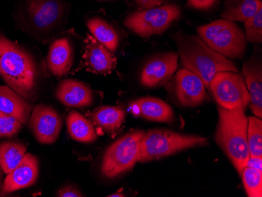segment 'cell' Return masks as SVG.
Listing matches in <instances>:
<instances>
[{"instance_id": "obj_1", "label": "cell", "mask_w": 262, "mask_h": 197, "mask_svg": "<svg viewBox=\"0 0 262 197\" xmlns=\"http://www.w3.org/2000/svg\"><path fill=\"white\" fill-rule=\"evenodd\" d=\"M37 70L29 52L0 35V76L9 87L26 100L33 99L37 88Z\"/></svg>"}, {"instance_id": "obj_2", "label": "cell", "mask_w": 262, "mask_h": 197, "mask_svg": "<svg viewBox=\"0 0 262 197\" xmlns=\"http://www.w3.org/2000/svg\"><path fill=\"white\" fill-rule=\"evenodd\" d=\"M175 42L185 69L196 74L208 90L219 72H238L232 61L209 48L199 36L180 32L175 35Z\"/></svg>"}, {"instance_id": "obj_3", "label": "cell", "mask_w": 262, "mask_h": 197, "mask_svg": "<svg viewBox=\"0 0 262 197\" xmlns=\"http://www.w3.org/2000/svg\"><path fill=\"white\" fill-rule=\"evenodd\" d=\"M245 110H228L219 106V120L216 142L232 162L237 171L247 166L250 158L247 144L248 119Z\"/></svg>"}, {"instance_id": "obj_4", "label": "cell", "mask_w": 262, "mask_h": 197, "mask_svg": "<svg viewBox=\"0 0 262 197\" xmlns=\"http://www.w3.org/2000/svg\"><path fill=\"white\" fill-rule=\"evenodd\" d=\"M207 145V138L197 135H182L160 129L148 130L141 138L138 162L147 163L160 160L188 148Z\"/></svg>"}, {"instance_id": "obj_5", "label": "cell", "mask_w": 262, "mask_h": 197, "mask_svg": "<svg viewBox=\"0 0 262 197\" xmlns=\"http://www.w3.org/2000/svg\"><path fill=\"white\" fill-rule=\"evenodd\" d=\"M199 37L209 48L226 58L239 59L245 54L247 40L234 21L221 19L197 28Z\"/></svg>"}, {"instance_id": "obj_6", "label": "cell", "mask_w": 262, "mask_h": 197, "mask_svg": "<svg viewBox=\"0 0 262 197\" xmlns=\"http://www.w3.org/2000/svg\"><path fill=\"white\" fill-rule=\"evenodd\" d=\"M142 130L130 132L112 144L104 154L101 163V173L114 179L133 168L138 162Z\"/></svg>"}, {"instance_id": "obj_7", "label": "cell", "mask_w": 262, "mask_h": 197, "mask_svg": "<svg viewBox=\"0 0 262 197\" xmlns=\"http://www.w3.org/2000/svg\"><path fill=\"white\" fill-rule=\"evenodd\" d=\"M181 15L179 6L167 4L132 13L125 19L124 25L141 37H150L164 32Z\"/></svg>"}, {"instance_id": "obj_8", "label": "cell", "mask_w": 262, "mask_h": 197, "mask_svg": "<svg viewBox=\"0 0 262 197\" xmlns=\"http://www.w3.org/2000/svg\"><path fill=\"white\" fill-rule=\"evenodd\" d=\"M209 91L225 110H245L251 102L245 81L238 72H219L212 79Z\"/></svg>"}, {"instance_id": "obj_9", "label": "cell", "mask_w": 262, "mask_h": 197, "mask_svg": "<svg viewBox=\"0 0 262 197\" xmlns=\"http://www.w3.org/2000/svg\"><path fill=\"white\" fill-rule=\"evenodd\" d=\"M29 126L38 142L45 145L57 140L63 121L61 116L52 107L39 105L32 110L29 118Z\"/></svg>"}, {"instance_id": "obj_10", "label": "cell", "mask_w": 262, "mask_h": 197, "mask_svg": "<svg viewBox=\"0 0 262 197\" xmlns=\"http://www.w3.org/2000/svg\"><path fill=\"white\" fill-rule=\"evenodd\" d=\"M178 59V54L173 52L165 53L151 58L141 71V84L147 88L164 86L174 75Z\"/></svg>"}, {"instance_id": "obj_11", "label": "cell", "mask_w": 262, "mask_h": 197, "mask_svg": "<svg viewBox=\"0 0 262 197\" xmlns=\"http://www.w3.org/2000/svg\"><path fill=\"white\" fill-rule=\"evenodd\" d=\"M66 5L61 0H28V17L32 26L38 30L54 28L62 19Z\"/></svg>"}, {"instance_id": "obj_12", "label": "cell", "mask_w": 262, "mask_h": 197, "mask_svg": "<svg viewBox=\"0 0 262 197\" xmlns=\"http://www.w3.org/2000/svg\"><path fill=\"white\" fill-rule=\"evenodd\" d=\"M173 86L177 100L184 107L199 106L207 96L204 82L196 74L185 68L176 73Z\"/></svg>"}, {"instance_id": "obj_13", "label": "cell", "mask_w": 262, "mask_h": 197, "mask_svg": "<svg viewBox=\"0 0 262 197\" xmlns=\"http://www.w3.org/2000/svg\"><path fill=\"white\" fill-rule=\"evenodd\" d=\"M39 176V160L33 154H26L20 164L7 174L3 185V192L10 193L30 187Z\"/></svg>"}, {"instance_id": "obj_14", "label": "cell", "mask_w": 262, "mask_h": 197, "mask_svg": "<svg viewBox=\"0 0 262 197\" xmlns=\"http://www.w3.org/2000/svg\"><path fill=\"white\" fill-rule=\"evenodd\" d=\"M56 98L70 108H86L92 105L94 95L85 83L75 79H64L56 90Z\"/></svg>"}, {"instance_id": "obj_15", "label": "cell", "mask_w": 262, "mask_h": 197, "mask_svg": "<svg viewBox=\"0 0 262 197\" xmlns=\"http://www.w3.org/2000/svg\"><path fill=\"white\" fill-rule=\"evenodd\" d=\"M131 113L135 117L162 123H170L174 120L171 107L163 100L152 97H144L135 100L130 105Z\"/></svg>"}, {"instance_id": "obj_16", "label": "cell", "mask_w": 262, "mask_h": 197, "mask_svg": "<svg viewBox=\"0 0 262 197\" xmlns=\"http://www.w3.org/2000/svg\"><path fill=\"white\" fill-rule=\"evenodd\" d=\"M73 63V50L69 39L60 38L50 46L47 64L50 73L57 78L66 76Z\"/></svg>"}, {"instance_id": "obj_17", "label": "cell", "mask_w": 262, "mask_h": 197, "mask_svg": "<svg viewBox=\"0 0 262 197\" xmlns=\"http://www.w3.org/2000/svg\"><path fill=\"white\" fill-rule=\"evenodd\" d=\"M243 73L251 98V110L256 117H262V67L257 57L244 62Z\"/></svg>"}, {"instance_id": "obj_18", "label": "cell", "mask_w": 262, "mask_h": 197, "mask_svg": "<svg viewBox=\"0 0 262 197\" xmlns=\"http://www.w3.org/2000/svg\"><path fill=\"white\" fill-rule=\"evenodd\" d=\"M32 110V105L14 90L8 86H0V111L26 124Z\"/></svg>"}, {"instance_id": "obj_19", "label": "cell", "mask_w": 262, "mask_h": 197, "mask_svg": "<svg viewBox=\"0 0 262 197\" xmlns=\"http://www.w3.org/2000/svg\"><path fill=\"white\" fill-rule=\"evenodd\" d=\"M85 61L90 71L97 74H108L116 65V59L113 53L96 39H92L88 44Z\"/></svg>"}, {"instance_id": "obj_20", "label": "cell", "mask_w": 262, "mask_h": 197, "mask_svg": "<svg viewBox=\"0 0 262 197\" xmlns=\"http://www.w3.org/2000/svg\"><path fill=\"white\" fill-rule=\"evenodd\" d=\"M66 125L69 136L76 142L91 143L98 138L93 123L79 112H69L66 117Z\"/></svg>"}, {"instance_id": "obj_21", "label": "cell", "mask_w": 262, "mask_h": 197, "mask_svg": "<svg viewBox=\"0 0 262 197\" xmlns=\"http://www.w3.org/2000/svg\"><path fill=\"white\" fill-rule=\"evenodd\" d=\"M262 7V0H225L221 17L231 21H246Z\"/></svg>"}, {"instance_id": "obj_22", "label": "cell", "mask_w": 262, "mask_h": 197, "mask_svg": "<svg viewBox=\"0 0 262 197\" xmlns=\"http://www.w3.org/2000/svg\"><path fill=\"white\" fill-rule=\"evenodd\" d=\"M91 117L93 123L100 130L115 135L124 122L126 113L119 107L105 106L94 112Z\"/></svg>"}, {"instance_id": "obj_23", "label": "cell", "mask_w": 262, "mask_h": 197, "mask_svg": "<svg viewBox=\"0 0 262 197\" xmlns=\"http://www.w3.org/2000/svg\"><path fill=\"white\" fill-rule=\"evenodd\" d=\"M86 26L98 42L111 52L116 51L120 44V37L116 29L110 23L99 17H93L88 20Z\"/></svg>"}, {"instance_id": "obj_24", "label": "cell", "mask_w": 262, "mask_h": 197, "mask_svg": "<svg viewBox=\"0 0 262 197\" xmlns=\"http://www.w3.org/2000/svg\"><path fill=\"white\" fill-rule=\"evenodd\" d=\"M27 148L14 142L0 143V168L6 174L14 170L26 155Z\"/></svg>"}, {"instance_id": "obj_25", "label": "cell", "mask_w": 262, "mask_h": 197, "mask_svg": "<svg viewBox=\"0 0 262 197\" xmlns=\"http://www.w3.org/2000/svg\"><path fill=\"white\" fill-rule=\"evenodd\" d=\"M247 144L251 157H262V121L257 117H248Z\"/></svg>"}, {"instance_id": "obj_26", "label": "cell", "mask_w": 262, "mask_h": 197, "mask_svg": "<svg viewBox=\"0 0 262 197\" xmlns=\"http://www.w3.org/2000/svg\"><path fill=\"white\" fill-rule=\"evenodd\" d=\"M241 174L247 195L250 197H261V172L246 166L241 170Z\"/></svg>"}, {"instance_id": "obj_27", "label": "cell", "mask_w": 262, "mask_h": 197, "mask_svg": "<svg viewBox=\"0 0 262 197\" xmlns=\"http://www.w3.org/2000/svg\"><path fill=\"white\" fill-rule=\"evenodd\" d=\"M244 26L247 40L254 43H261L262 7L253 17L244 21Z\"/></svg>"}, {"instance_id": "obj_28", "label": "cell", "mask_w": 262, "mask_h": 197, "mask_svg": "<svg viewBox=\"0 0 262 197\" xmlns=\"http://www.w3.org/2000/svg\"><path fill=\"white\" fill-rule=\"evenodd\" d=\"M22 125L17 119L0 111V137H14L21 130Z\"/></svg>"}, {"instance_id": "obj_29", "label": "cell", "mask_w": 262, "mask_h": 197, "mask_svg": "<svg viewBox=\"0 0 262 197\" xmlns=\"http://www.w3.org/2000/svg\"><path fill=\"white\" fill-rule=\"evenodd\" d=\"M217 0H188L187 7L195 10H207L212 8Z\"/></svg>"}, {"instance_id": "obj_30", "label": "cell", "mask_w": 262, "mask_h": 197, "mask_svg": "<svg viewBox=\"0 0 262 197\" xmlns=\"http://www.w3.org/2000/svg\"><path fill=\"white\" fill-rule=\"evenodd\" d=\"M57 196L60 197H81L83 196L82 192L73 185H67L63 187L57 193Z\"/></svg>"}, {"instance_id": "obj_31", "label": "cell", "mask_w": 262, "mask_h": 197, "mask_svg": "<svg viewBox=\"0 0 262 197\" xmlns=\"http://www.w3.org/2000/svg\"><path fill=\"white\" fill-rule=\"evenodd\" d=\"M163 1L164 0H135L136 5L144 10L158 7Z\"/></svg>"}, {"instance_id": "obj_32", "label": "cell", "mask_w": 262, "mask_h": 197, "mask_svg": "<svg viewBox=\"0 0 262 197\" xmlns=\"http://www.w3.org/2000/svg\"><path fill=\"white\" fill-rule=\"evenodd\" d=\"M247 167L255 169L262 173V157H251L250 156L248 161H247Z\"/></svg>"}, {"instance_id": "obj_33", "label": "cell", "mask_w": 262, "mask_h": 197, "mask_svg": "<svg viewBox=\"0 0 262 197\" xmlns=\"http://www.w3.org/2000/svg\"><path fill=\"white\" fill-rule=\"evenodd\" d=\"M108 196H123V194L120 193H114L112 195H108Z\"/></svg>"}, {"instance_id": "obj_34", "label": "cell", "mask_w": 262, "mask_h": 197, "mask_svg": "<svg viewBox=\"0 0 262 197\" xmlns=\"http://www.w3.org/2000/svg\"><path fill=\"white\" fill-rule=\"evenodd\" d=\"M1 171H2V170H1V168H0V179H1V177H2V173H1Z\"/></svg>"}, {"instance_id": "obj_35", "label": "cell", "mask_w": 262, "mask_h": 197, "mask_svg": "<svg viewBox=\"0 0 262 197\" xmlns=\"http://www.w3.org/2000/svg\"><path fill=\"white\" fill-rule=\"evenodd\" d=\"M101 1H105V0H101Z\"/></svg>"}]
</instances>
